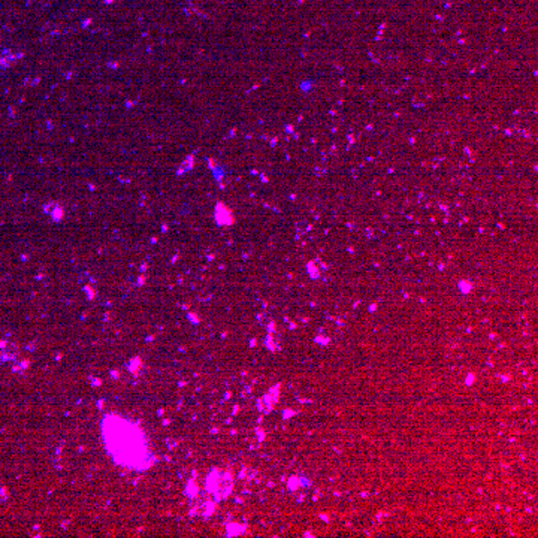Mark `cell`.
Here are the masks:
<instances>
[{
	"label": "cell",
	"mask_w": 538,
	"mask_h": 538,
	"mask_svg": "<svg viewBox=\"0 0 538 538\" xmlns=\"http://www.w3.org/2000/svg\"><path fill=\"white\" fill-rule=\"evenodd\" d=\"M105 446L121 467L145 470L153 463V455L144 432L133 421L119 416H107L102 424Z\"/></svg>",
	"instance_id": "1"
}]
</instances>
